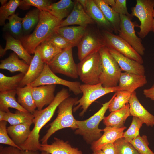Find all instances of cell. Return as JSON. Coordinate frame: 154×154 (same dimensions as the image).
Returning <instances> with one entry per match:
<instances>
[{
    "label": "cell",
    "instance_id": "1",
    "mask_svg": "<svg viewBox=\"0 0 154 154\" xmlns=\"http://www.w3.org/2000/svg\"><path fill=\"white\" fill-rule=\"evenodd\" d=\"M70 96L67 89L63 88L57 93L54 100L46 107L36 110L33 112L34 126L27 139L20 146L22 150H40L41 144L39 140L40 130L50 120L59 105Z\"/></svg>",
    "mask_w": 154,
    "mask_h": 154
},
{
    "label": "cell",
    "instance_id": "2",
    "mask_svg": "<svg viewBox=\"0 0 154 154\" xmlns=\"http://www.w3.org/2000/svg\"><path fill=\"white\" fill-rule=\"evenodd\" d=\"M61 22L49 12L40 11L39 21L33 32L20 40L28 52L34 54L37 47L54 33Z\"/></svg>",
    "mask_w": 154,
    "mask_h": 154
},
{
    "label": "cell",
    "instance_id": "3",
    "mask_svg": "<svg viewBox=\"0 0 154 154\" xmlns=\"http://www.w3.org/2000/svg\"><path fill=\"white\" fill-rule=\"evenodd\" d=\"M78 100L77 98L69 97L59 105L58 107L57 117L49 125V128L41 139L42 144H48V140L49 138L58 130L66 128H70L73 129H77L76 120L73 117L72 109Z\"/></svg>",
    "mask_w": 154,
    "mask_h": 154
},
{
    "label": "cell",
    "instance_id": "4",
    "mask_svg": "<svg viewBox=\"0 0 154 154\" xmlns=\"http://www.w3.org/2000/svg\"><path fill=\"white\" fill-rule=\"evenodd\" d=\"M116 94V92L110 100L103 104L99 110L90 118L85 120H76L77 128L75 133L82 136L88 143L91 144L99 139L102 135L101 132L103 131L99 128V125L103 120L110 103Z\"/></svg>",
    "mask_w": 154,
    "mask_h": 154
},
{
    "label": "cell",
    "instance_id": "5",
    "mask_svg": "<svg viewBox=\"0 0 154 154\" xmlns=\"http://www.w3.org/2000/svg\"><path fill=\"white\" fill-rule=\"evenodd\" d=\"M99 52L102 64L100 83L106 88L117 86L122 73L120 67L106 46L101 48Z\"/></svg>",
    "mask_w": 154,
    "mask_h": 154
},
{
    "label": "cell",
    "instance_id": "6",
    "mask_svg": "<svg viewBox=\"0 0 154 154\" xmlns=\"http://www.w3.org/2000/svg\"><path fill=\"white\" fill-rule=\"evenodd\" d=\"M77 66L78 76L84 84L94 85L100 83L102 64L99 51L87 56Z\"/></svg>",
    "mask_w": 154,
    "mask_h": 154
},
{
    "label": "cell",
    "instance_id": "7",
    "mask_svg": "<svg viewBox=\"0 0 154 154\" xmlns=\"http://www.w3.org/2000/svg\"><path fill=\"white\" fill-rule=\"evenodd\" d=\"M80 88L82 96L76 102L75 105L77 106L74 108L73 111L75 112L79 108L82 109L80 116H83L91 104L99 98L109 93L123 90L118 86L106 88L100 83L94 85L81 84Z\"/></svg>",
    "mask_w": 154,
    "mask_h": 154
},
{
    "label": "cell",
    "instance_id": "8",
    "mask_svg": "<svg viewBox=\"0 0 154 154\" xmlns=\"http://www.w3.org/2000/svg\"><path fill=\"white\" fill-rule=\"evenodd\" d=\"M136 2L135 6L131 8V14L139 20L140 30L137 34L139 38L143 39L152 31L154 0H137Z\"/></svg>",
    "mask_w": 154,
    "mask_h": 154
},
{
    "label": "cell",
    "instance_id": "9",
    "mask_svg": "<svg viewBox=\"0 0 154 154\" xmlns=\"http://www.w3.org/2000/svg\"><path fill=\"white\" fill-rule=\"evenodd\" d=\"M72 48L62 50L47 64L54 73H59L74 79L78 77L77 64L73 58Z\"/></svg>",
    "mask_w": 154,
    "mask_h": 154
},
{
    "label": "cell",
    "instance_id": "10",
    "mask_svg": "<svg viewBox=\"0 0 154 154\" xmlns=\"http://www.w3.org/2000/svg\"><path fill=\"white\" fill-rule=\"evenodd\" d=\"M101 34L104 45L108 48L115 50L127 57L143 64L141 56L119 35L104 30H102Z\"/></svg>",
    "mask_w": 154,
    "mask_h": 154
},
{
    "label": "cell",
    "instance_id": "11",
    "mask_svg": "<svg viewBox=\"0 0 154 154\" xmlns=\"http://www.w3.org/2000/svg\"><path fill=\"white\" fill-rule=\"evenodd\" d=\"M120 24L118 32L119 35L128 43L141 56L144 54L145 49L140 38L136 34L135 27L138 26L132 19L122 14L120 15Z\"/></svg>",
    "mask_w": 154,
    "mask_h": 154
},
{
    "label": "cell",
    "instance_id": "12",
    "mask_svg": "<svg viewBox=\"0 0 154 154\" xmlns=\"http://www.w3.org/2000/svg\"><path fill=\"white\" fill-rule=\"evenodd\" d=\"M77 46L78 58L81 61L90 54L98 51L105 46L101 33L87 28Z\"/></svg>",
    "mask_w": 154,
    "mask_h": 154
},
{
    "label": "cell",
    "instance_id": "13",
    "mask_svg": "<svg viewBox=\"0 0 154 154\" xmlns=\"http://www.w3.org/2000/svg\"><path fill=\"white\" fill-rule=\"evenodd\" d=\"M29 84L32 87L59 84L66 86L70 91L76 95L82 93L80 88L81 84L80 82L69 81L59 77L53 73L48 65L45 63L43 71L39 77Z\"/></svg>",
    "mask_w": 154,
    "mask_h": 154
},
{
    "label": "cell",
    "instance_id": "14",
    "mask_svg": "<svg viewBox=\"0 0 154 154\" xmlns=\"http://www.w3.org/2000/svg\"><path fill=\"white\" fill-rule=\"evenodd\" d=\"M74 2V7L69 15L60 22L56 28L75 25L87 27L88 25L94 23L78 0Z\"/></svg>",
    "mask_w": 154,
    "mask_h": 154
},
{
    "label": "cell",
    "instance_id": "15",
    "mask_svg": "<svg viewBox=\"0 0 154 154\" xmlns=\"http://www.w3.org/2000/svg\"><path fill=\"white\" fill-rule=\"evenodd\" d=\"M86 13L102 30L114 32L111 25L105 17L94 0H78Z\"/></svg>",
    "mask_w": 154,
    "mask_h": 154
},
{
    "label": "cell",
    "instance_id": "16",
    "mask_svg": "<svg viewBox=\"0 0 154 154\" xmlns=\"http://www.w3.org/2000/svg\"><path fill=\"white\" fill-rule=\"evenodd\" d=\"M56 87V85L32 87V95L38 110L42 109L44 106L48 105L53 101Z\"/></svg>",
    "mask_w": 154,
    "mask_h": 154
},
{
    "label": "cell",
    "instance_id": "17",
    "mask_svg": "<svg viewBox=\"0 0 154 154\" xmlns=\"http://www.w3.org/2000/svg\"><path fill=\"white\" fill-rule=\"evenodd\" d=\"M122 71L139 75H145L144 66L138 62L127 57L115 50L108 48Z\"/></svg>",
    "mask_w": 154,
    "mask_h": 154
},
{
    "label": "cell",
    "instance_id": "18",
    "mask_svg": "<svg viewBox=\"0 0 154 154\" xmlns=\"http://www.w3.org/2000/svg\"><path fill=\"white\" fill-rule=\"evenodd\" d=\"M129 103L131 115L138 118L148 127H153L154 125V116L141 104L135 91L131 93Z\"/></svg>",
    "mask_w": 154,
    "mask_h": 154
},
{
    "label": "cell",
    "instance_id": "19",
    "mask_svg": "<svg viewBox=\"0 0 154 154\" xmlns=\"http://www.w3.org/2000/svg\"><path fill=\"white\" fill-rule=\"evenodd\" d=\"M28 69L20 84L23 87L35 80L42 73L45 63L42 61L38 50L37 48Z\"/></svg>",
    "mask_w": 154,
    "mask_h": 154
},
{
    "label": "cell",
    "instance_id": "20",
    "mask_svg": "<svg viewBox=\"0 0 154 154\" xmlns=\"http://www.w3.org/2000/svg\"><path fill=\"white\" fill-rule=\"evenodd\" d=\"M126 127L119 128L106 126L103 129L104 133L98 140L91 143V149L93 152L101 150L105 145L114 142L119 138L123 137Z\"/></svg>",
    "mask_w": 154,
    "mask_h": 154
},
{
    "label": "cell",
    "instance_id": "21",
    "mask_svg": "<svg viewBox=\"0 0 154 154\" xmlns=\"http://www.w3.org/2000/svg\"><path fill=\"white\" fill-rule=\"evenodd\" d=\"M5 39L6 43L5 48L3 49L0 46V56H3L7 50H11L20 58L22 59L26 63L29 65L33 57L31 56L25 49L21 41L15 38L9 34L5 36Z\"/></svg>",
    "mask_w": 154,
    "mask_h": 154
},
{
    "label": "cell",
    "instance_id": "22",
    "mask_svg": "<svg viewBox=\"0 0 154 154\" xmlns=\"http://www.w3.org/2000/svg\"><path fill=\"white\" fill-rule=\"evenodd\" d=\"M147 83L145 75H139L128 72H122L118 86L123 90L131 93L137 88Z\"/></svg>",
    "mask_w": 154,
    "mask_h": 154
},
{
    "label": "cell",
    "instance_id": "23",
    "mask_svg": "<svg viewBox=\"0 0 154 154\" xmlns=\"http://www.w3.org/2000/svg\"><path fill=\"white\" fill-rule=\"evenodd\" d=\"M51 144H41L40 151H45L50 154H82L81 150L72 147L67 141L54 138Z\"/></svg>",
    "mask_w": 154,
    "mask_h": 154
},
{
    "label": "cell",
    "instance_id": "24",
    "mask_svg": "<svg viewBox=\"0 0 154 154\" xmlns=\"http://www.w3.org/2000/svg\"><path fill=\"white\" fill-rule=\"evenodd\" d=\"M32 122L25 123L7 127L8 133L14 142L20 146L27 140L31 132L30 127Z\"/></svg>",
    "mask_w": 154,
    "mask_h": 154
},
{
    "label": "cell",
    "instance_id": "25",
    "mask_svg": "<svg viewBox=\"0 0 154 154\" xmlns=\"http://www.w3.org/2000/svg\"><path fill=\"white\" fill-rule=\"evenodd\" d=\"M87 29V27L80 26H67L56 28L54 33L64 37L75 46H77Z\"/></svg>",
    "mask_w": 154,
    "mask_h": 154
},
{
    "label": "cell",
    "instance_id": "26",
    "mask_svg": "<svg viewBox=\"0 0 154 154\" xmlns=\"http://www.w3.org/2000/svg\"><path fill=\"white\" fill-rule=\"evenodd\" d=\"M129 109L128 103L122 108L111 112L108 116L104 117V124L106 126L119 128L123 127L126 120L131 115Z\"/></svg>",
    "mask_w": 154,
    "mask_h": 154
},
{
    "label": "cell",
    "instance_id": "27",
    "mask_svg": "<svg viewBox=\"0 0 154 154\" xmlns=\"http://www.w3.org/2000/svg\"><path fill=\"white\" fill-rule=\"evenodd\" d=\"M32 87L29 84L16 89L18 103L28 112L32 114L37 108L32 94Z\"/></svg>",
    "mask_w": 154,
    "mask_h": 154
},
{
    "label": "cell",
    "instance_id": "28",
    "mask_svg": "<svg viewBox=\"0 0 154 154\" xmlns=\"http://www.w3.org/2000/svg\"><path fill=\"white\" fill-rule=\"evenodd\" d=\"M19 58L15 53H12L7 58L1 61L0 68L7 70L12 73L19 72L25 75L28 69L29 65Z\"/></svg>",
    "mask_w": 154,
    "mask_h": 154
},
{
    "label": "cell",
    "instance_id": "29",
    "mask_svg": "<svg viewBox=\"0 0 154 154\" xmlns=\"http://www.w3.org/2000/svg\"><path fill=\"white\" fill-rule=\"evenodd\" d=\"M74 1L71 0H61L52 3L49 7L48 12L60 21L67 17L72 11Z\"/></svg>",
    "mask_w": 154,
    "mask_h": 154
},
{
    "label": "cell",
    "instance_id": "30",
    "mask_svg": "<svg viewBox=\"0 0 154 154\" xmlns=\"http://www.w3.org/2000/svg\"><path fill=\"white\" fill-rule=\"evenodd\" d=\"M34 119L33 114L17 110L15 113L9 111L5 112L0 111V121L4 120L11 125H15L32 122Z\"/></svg>",
    "mask_w": 154,
    "mask_h": 154
},
{
    "label": "cell",
    "instance_id": "31",
    "mask_svg": "<svg viewBox=\"0 0 154 154\" xmlns=\"http://www.w3.org/2000/svg\"><path fill=\"white\" fill-rule=\"evenodd\" d=\"M106 19L113 28L114 32L118 34L120 24V15L116 12L104 0H94Z\"/></svg>",
    "mask_w": 154,
    "mask_h": 154
},
{
    "label": "cell",
    "instance_id": "32",
    "mask_svg": "<svg viewBox=\"0 0 154 154\" xmlns=\"http://www.w3.org/2000/svg\"><path fill=\"white\" fill-rule=\"evenodd\" d=\"M16 90H13L0 92V110L5 112L9 111V108L17 110L28 112L17 101L15 95Z\"/></svg>",
    "mask_w": 154,
    "mask_h": 154
},
{
    "label": "cell",
    "instance_id": "33",
    "mask_svg": "<svg viewBox=\"0 0 154 154\" xmlns=\"http://www.w3.org/2000/svg\"><path fill=\"white\" fill-rule=\"evenodd\" d=\"M7 19L9 22L4 26L3 31L8 32L15 38L20 40L24 35L22 18L15 14L9 17Z\"/></svg>",
    "mask_w": 154,
    "mask_h": 154
},
{
    "label": "cell",
    "instance_id": "34",
    "mask_svg": "<svg viewBox=\"0 0 154 154\" xmlns=\"http://www.w3.org/2000/svg\"><path fill=\"white\" fill-rule=\"evenodd\" d=\"M37 48L38 50L42 61L46 64H48L62 50L48 40L42 43Z\"/></svg>",
    "mask_w": 154,
    "mask_h": 154
},
{
    "label": "cell",
    "instance_id": "35",
    "mask_svg": "<svg viewBox=\"0 0 154 154\" xmlns=\"http://www.w3.org/2000/svg\"><path fill=\"white\" fill-rule=\"evenodd\" d=\"M25 74L21 73L12 76H8L0 73V92H4L16 90Z\"/></svg>",
    "mask_w": 154,
    "mask_h": 154
},
{
    "label": "cell",
    "instance_id": "36",
    "mask_svg": "<svg viewBox=\"0 0 154 154\" xmlns=\"http://www.w3.org/2000/svg\"><path fill=\"white\" fill-rule=\"evenodd\" d=\"M40 10L38 8L29 11L23 18L22 23L24 35H27L37 26L39 20Z\"/></svg>",
    "mask_w": 154,
    "mask_h": 154
},
{
    "label": "cell",
    "instance_id": "37",
    "mask_svg": "<svg viewBox=\"0 0 154 154\" xmlns=\"http://www.w3.org/2000/svg\"><path fill=\"white\" fill-rule=\"evenodd\" d=\"M116 94L110 103L108 109L111 112L119 110L129 103L131 93L124 90L116 92Z\"/></svg>",
    "mask_w": 154,
    "mask_h": 154
},
{
    "label": "cell",
    "instance_id": "38",
    "mask_svg": "<svg viewBox=\"0 0 154 154\" xmlns=\"http://www.w3.org/2000/svg\"><path fill=\"white\" fill-rule=\"evenodd\" d=\"M21 4V0H10L0 8V25L4 26L5 20L9 17L15 14L17 8Z\"/></svg>",
    "mask_w": 154,
    "mask_h": 154
},
{
    "label": "cell",
    "instance_id": "39",
    "mask_svg": "<svg viewBox=\"0 0 154 154\" xmlns=\"http://www.w3.org/2000/svg\"><path fill=\"white\" fill-rule=\"evenodd\" d=\"M143 122L138 118L133 117L129 127L124 132L123 137L129 142L135 138L139 135V130L142 126Z\"/></svg>",
    "mask_w": 154,
    "mask_h": 154
},
{
    "label": "cell",
    "instance_id": "40",
    "mask_svg": "<svg viewBox=\"0 0 154 154\" xmlns=\"http://www.w3.org/2000/svg\"><path fill=\"white\" fill-rule=\"evenodd\" d=\"M139 154H154L149 147V143L145 135H140L129 142Z\"/></svg>",
    "mask_w": 154,
    "mask_h": 154
},
{
    "label": "cell",
    "instance_id": "41",
    "mask_svg": "<svg viewBox=\"0 0 154 154\" xmlns=\"http://www.w3.org/2000/svg\"><path fill=\"white\" fill-rule=\"evenodd\" d=\"M116 147L117 154H139L133 146L123 137L114 142Z\"/></svg>",
    "mask_w": 154,
    "mask_h": 154
},
{
    "label": "cell",
    "instance_id": "42",
    "mask_svg": "<svg viewBox=\"0 0 154 154\" xmlns=\"http://www.w3.org/2000/svg\"><path fill=\"white\" fill-rule=\"evenodd\" d=\"M52 3L51 1L48 0H21V4L19 6L25 9L30 6H34L40 11L48 12L49 7Z\"/></svg>",
    "mask_w": 154,
    "mask_h": 154
},
{
    "label": "cell",
    "instance_id": "43",
    "mask_svg": "<svg viewBox=\"0 0 154 154\" xmlns=\"http://www.w3.org/2000/svg\"><path fill=\"white\" fill-rule=\"evenodd\" d=\"M7 121L4 120L0 121V143L16 147L22 150L9 136L7 131Z\"/></svg>",
    "mask_w": 154,
    "mask_h": 154
},
{
    "label": "cell",
    "instance_id": "44",
    "mask_svg": "<svg viewBox=\"0 0 154 154\" xmlns=\"http://www.w3.org/2000/svg\"><path fill=\"white\" fill-rule=\"evenodd\" d=\"M48 40L56 46L62 50L74 46L72 44L64 37L55 33Z\"/></svg>",
    "mask_w": 154,
    "mask_h": 154
},
{
    "label": "cell",
    "instance_id": "45",
    "mask_svg": "<svg viewBox=\"0 0 154 154\" xmlns=\"http://www.w3.org/2000/svg\"><path fill=\"white\" fill-rule=\"evenodd\" d=\"M116 3L112 8L119 15H126L132 19L133 17L128 12L126 0H115Z\"/></svg>",
    "mask_w": 154,
    "mask_h": 154
},
{
    "label": "cell",
    "instance_id": "46",
    "mask_svg": "<svg viewBox=\"0 0 154 154\" xmlns=\"http://www.w3.org/2000/svg\"><path fill=\"white\" fill-rule=\"evenodd\" d=\"M21 150L14 147H0V154H20Z\"/></svg>",
    "mask_w": 154,
    "mask_h": 154
},
{
    "label": "cell",
    "instance_id": "47",
    "mask_svg": "<svg viewBox=\"0 0 154 154\" xmlns=\"http://www.w3.org/2000/svg\"><path fill=\"white\" fill-rule=\"evenodd\" d=\"M101 150L105 154H117L116 147L114 143L105 145Z\"/></svg>",
    "mask_w": 154,
    "mask_h": 154
},
{
    "label": "cell",
    "instance_id": "48",
    "mask_svg": "<svg viewBox=\"0 0 154 154\" xmlns=\"http://www.w3.org/2000/svg\"><path fill=\"white\" fill-rule=\"evenodd\" d=\"M143 94L146 97L154 101V84L150 88L144 90Z\"/></svg>",
    "mask_w": 154,
    "mask_h": 154
},
{
    "label": "cell",
    "instance_id": "49",
    "mask_svg": "<svg viewBox=\"0 0 154 154\" xmlns=\"http://www.w3.org/2000/svg\"><path fill=\"white\" fill-rule=\"evenodd\" d=\"M20 154H39L38 151L21 150Z\"/></svg>",
    "mask_w": 154,
    "mask_h": 154
},
{
    "label": "cell",
    "instance_id": "50",
    "mask_svg": "<svg viewBox=\"0 0 154 154\" xmlns=\"http://www.w3.org/2000/svg\"><path fill=\"white\" fill-rule=\"evenodd\" d=\"M104 1L109 6H110L112 8L114 7L116 3L115 0H104Z\"/></svg>",
    "mask_w": 154,
    "mask_h": 154
},
{
    "label": "cell",
    "instance_id": "51",
    "mask_svg": "<svg viewBox=\"0 0 154 154\" xmlns=\"http://www.w3.org/2000/svg\"><path fill=\"white\" fill-rule=\"evenodd\" d=\"M92 154H105L101 150H98L94 152Z\"/></svg>",
    "mask_w": 154,
    "mask_h": 154
},
{
    "label": "cell",
    "instance_id": "52",
    "mask_svg": "<svg viewBox=\"0 0 154 154\" xmlns=\"http://www.w3.org/2000/svg\"><path fill=\"white\" fill-rule=\"evenodd\" d=\"M7 1H8L7 0H0V2L1 6H3L5 5L7 3Z\"/></svg>",
    "mask_w": 154,
    "mask_h": 154
},
{
    "label": "cell",
    "instance_id": "53",
    "mask_svg": "<svg viewBox=\"0 0 154 154\" xmlns=\"http://www.w3.org/2000/svg\"><path fill=\"white\" fill-rule=\"evenodd\" d=\"M152 31L153 32L154 34V18L152 24Z\"/></svg>",
    "mask_w": 154,
    "mask_h": 154
},
{
    "label": "cell",
    "instance_id": "54",
    "mask_svg": "<svg viewBox=\"0 0 154 154\" xmlns=\"http://www.w3.org/2000/svg\"><path fill=\"white\" fill-rule=\"evenodd\" d=\"M41 154H50L45 151H42Z\"/></svg>",
    "mask_w": 154,
    "mask_h": 154
},
{
    "label": "cell",
    "instance_id": "55",
    "mask_svg": "<svg viewBox=\"0 0 154 154\" xmlns=\"http://www.w3.org/2000/svg\"><path fill=\"white\" fill-rule=\"evenodd\" d=\"M153 17L154 18V11L153 13Z\"/></svg>",
    "mask_w": 154,
    "mask_h": 154
}]
</instances>
